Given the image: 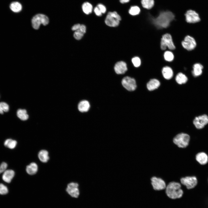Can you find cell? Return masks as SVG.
I'll list each match as a JSON object with an SVG mask.
<instances>
[{
    "label": "cell",
    "instance_id": "obj_27",
    "mask_svg": "<svg viewBox=\"0 0 208 208\" xmlns=\"http://www.w3.org/2000/svg\"><path fill=\"white\" fill-rule=\"evenodd\" d=\"M10 8L12 11L17 13L21 11L22 9V6L19 2H14L10 4Z\"/></svg>",
    "mask_w": 208,
    "mask_h": 208
},
{
    "label": "cell",
    "instance_id": "obj_8",
    "mask_svg": "<svg viewBox=\"0 0 208 208\" xmlns=\"http://www.w3.org/2000/svg\"><path fill=\"white\" fill-rule=\"evenodd\" d=\"M181 183L188 190L194 188L197 185L198 180L194 176H186L180 179Z\"/></svg>",
    "mask_w": 208,
    "mask_h": 208
},
{
    "label": "cell",
    "instance_id": "obj_30",
    "mask_svg": "<svg viewBox=\"0 0 208 208\" xmlns=\"http://www.w3.org/2000/svg\"><path fill=\"white\" fill-rule=\"evenodd\" d=\"M17 144V142L16 140L11 139H8L5 141L4 145L8 148L12 149L16 147Z\"/></svg>",
    "mask_w": 208,
    "mask_h": 208
},
{
    "label": "cell",
    "instance_id": "obj_38",
    "mask_svg": "<svg viewBox=\"0 0 208 208\" xmlns=\"http://www.w3.org/2000/svg\"><path fill=\"white\" fill-rule=\"evenodd\" d=\"M80 25L81 24L79 23L76 24L72 27V29L73 31H76L79 29Z\"/></svg>",
    "mask_w": 208,
    "mask_h": 208
},
{
    "label": "cell",
    "instance_id": "obj_15",
    "mask_svg": "<svg viewBox=\"0 0 208 208\" xmlns=\"http://www.w3.org/2000/svg\"><path fill=\"white\" fill-rule=\"evenodd\" d=\"M161 73L164 78L166 80L171 79L174 75V72L171 67L166 66L162 67Z\"/></svg>",
    "mask_w": 208,
    "mask_h": 208
},
{
    "label": "cell",
    "instance_id": "obj_37",
    "mask_svg": "<svg viewBox=\"0 0 208 208\" xmlns=\"http://www.w3.org/2000/svg\"><path fill=\"white\" fill-rule=\"evenodd\" d=\"M79 29L84 34L86 32V27L85 25H81Z\"/></svg>",
    "mask_w": 208,
    "mask_h": 208
},
{
    "label": "cell",
    "instance_id": "obj_11",
    "mask_svg": "<svg viewBox=\"0 0 208 208\" xmlns=\"http://www.w3.org/2000/svg\"><path fill=\"white\" fill-rule=\"evenodd\" d=\"M184 15L185 20L188 23H195L200 21L198 14L193 10H188L185 12Z\"/></svg>",
    "mask_w": 208,
    "mask_h": 208
},
{
    "label": "cell",
    "instance_id": "obj_2",
    "mask_svg": "<svg viewBox=\"0 0 208 208\" xmlns=\"http://www.w3.org/2000/svg\"><path fill=\"white\" fill-rule=\"evenodd\" d=\"M181 187V185L179 183L170 182L166 186V194L170 199L173 200L179 199L182 197L184 193Z\"/></svg>",
    "mask_w": 208,
    "mask_h": 208
},
{
    "label": "cell",
    "instance_id": "obj_25",
    "mask_svg": "<svg viewBox=\"0 0 208 208\" xmlns=\"http://www.w3.org/2000/svg\"><path fill=\"white\" fill-rule=\"evenodd\" d=\"M82 9L83 12L86 14L91 13L93 10V6L92 4L88 2H84L82 4Z\"/></svg>",
    "mask_w": 208,
    "mask_h": 208
},
{
    "label": "cell",
    "instance_id": "obj_12",
    "mask_svg": "<svg viewBox=\"0 0 208 208\" xmlns=\"http://www.w3.org/2000/svg\"><path fill=\"white\" fill-rule=\"evenodd\" d=\"M193 123L196 129H202L208 123V116L205 114L196 117L194 120Z\"/></svg>",
    "mask_w": 208,
    "mask_h": 208
},
{
    "label": "cell",
    "instance_id": "obj_21",
    "mask_svg": "<svg viewBox=\"0 0 208 208\" xmlns=\"http://www.w3.org/2000/svg\"><path fill=\"white\" fill-rule=\"evenodd\" d=\"M175 79L178 83L182 84L185 83L187 82L188 78L185 74L180 72L176 75Z\"/></svg>",
    "mask_w": 208,
    "mask_h": 208
},
{
    "label": "cell",
    "instance_id": "obj_14",
    "mask_svg": "<svg viewBox=\"0 0 208 208\" xmlns=\"http://www.w3.org/2000/svg\"><path fill=\"white\" fill-rule=\"evenodd\" d=\"M114 69L117 74H124L127 70V64L124 62L122 61L118 62L115 64L114 66Z\"/></svg>",
    "mask_w": 208,
    "mask_h": 208
},
{
    "label": "cell",
    "instance_id": "obj_23",
    "mask_svg": "<svg viewBox=\"0 0 208 208\" xmlns=\"http://www.w3.org/2000/svg\"><path fill=\"white\" fill-rule=\"evenodd\" d=\"M140 3L142 7L147 10L151 9L155 3L154 0H141Z\"/></svg>",
    "mask_w": 208,
    "mask_h": 208
},
{
    "label": "cell",
    "instance_id": "obj_17",
    "mask_svg": "<svg viewBox=\"0 0 208 208\" xmlns=\"http://www.w3.org/2000/svg\"><path fill=\"white\" fill-rule=\"evenodd\" d=\"M14 170L11 169L6 170L3 172L2 179L6 183H10L14 177Z\"/></svg>",
    "mask_w": 208,
    "mask_h": 208
},
{
    "label": "cell",
    "instance_id": "obj_5",
    "mask_svg": "<svg viewBox=\"0 0 208 208\" xmlns=\"http://www.w3.org/2000/svg\"><path fill=\"white\" fill-rule=\"evenodd\" d=\"M49 20L48 17L42 14H38L35 15L31 20L32 26L35 29H38L41 24L46 25L49 23Z\"/></svg>",
    "mask_w": 208,
    "mask_h": 208
},
{
    "label": "cell",
    "instance_id": "obj_29",
    "mask_svg": "<svg viewBox=\"0 0 208 208\" xmlns=\"http://www.w3.org/2000/svg\"><path fill=\"white\" fill-rule=\"evenodd\" d=\"M128 12L129 14L132 16H137L140 13L141 9L138 6L136 5L132 6L129 9Z\"/></svg>",
    "mask_w": 208,
    "mask_h": 208
},
{
    "label": "cell",
    "instance_id": "obj_32",
    "mask_svg": "<svg viewBox=\"0 0 208 208\" xmlns=\"http://www.w3.org/2000/svg\"><path fill=\"white\" fill-rule=\"evenodd\" d=\"M9 110V106L6 103L1 102H0V114H3L4 112H7Z\"/></svg>",
    "mask_w": 208,
    "mask_h": 208
},
{
    "label": "cell",
    "instance_id": "obj_40",
    "mask_svg": "<svg viewBox=\"0 0 208 208\" xmlns=\"http://www.w3.org/2000/svg\"><path fill=\"white\" fill-rule=\"evenodd\" d=\"M3 172V171L1 165H0V174Z\"/></svg>",
    "mask_w": 208,
    "mask_h": 208
},
{
    "label": "cell",
    "instance_id": "obj_24",
    "mask_svg": "<svg viewBox=\"0 0 208 208\" xmlns=\"http://www.w3.org/2000/svg\"><path fill=\"white\" fill-rule=\"evenodd\" d=\"M38 157L42 162H47L49 159L48 152L46 150H42L40 151L38 154Z\"/></svg>",
    "mask_w": 208,
    "mask_h": 208
},
{
    "label": "cell",
    "instance_id": "obj_22",
    "mask_svg": "<svg viewBox=\"0 0 208 208\" xmlns=\"http://www.w3.org/2000/svg\"><path fill=\"white\" fill-rule=\"evenodd\" d=\"M38 166L34 162H32L27 166L26 168V171L27 173L30 175H34L38 171Z\"/></svg>",
    "mask_w": 208,
    "mask_h": 208
},
{
    "label": "cell",
    "instance_id": "obj_18",
    "mask_svg": "<svg viewBox=\"0 0 208 208\" xmlns=\"http://www.w3.org/2000/svg\"><path fill=\"white\" fill-rule=\"evenodd\" d=\"M192 68V73L194 77H197L202 74L203 66L201 64L199 63H195L193 65Z\"/></svg>",
    "mask_w": 208,
    "mask_h": 208
},
{
    "label": "cell",
    "instance_id": "obj_7",
    "mask_svg": "<svg viewBox=\"0 0 208 208\" xmlns=\"http://www.w3.org/2000/svg\"><path fill=\"white\" fill-rule=\"evenodd\" d=\"M181 44L184 49L189 51L193 50L196 46L195 39L189 35H187L184 37L181 41Z\"/></svg>",
    "mask_w": 208,
    "mask_h": 208
},
{
    "label": "cell",
    "instance_id": "obj_39",
    "mask_svg": "<svg viewBox=\"0 0 208 208\" xmlns=\"http://www.w3.org/2000/svg\"><path fill=\"white\" fill-rule=\"evenodd\" d=\"M120 3L123 4L129 2L130 0H119Z\"/></svg>",
    "mask_w": 208,
    "mask_h": 208
},
{
    "label": "cell",
    "instance_id": "obj_26",
    "mask_svg": "<svg viewBox=\"0 0 208 208\" xmlns=\"http://www.w3.org/2000/svg\"><path fill=\"white\" fill-rule=\"evenodd\" d=\"M163 57L164 60L167 62H172L174 59V55L173 52L169 50H166L163 53Z\"/></svg>",
    "mask_w": 208,
    "mask_h": 208
},
{
    "label": "cell",
    "instance_id": "obj_35",
    "mask_svg": "<svg viewBox=\"0 0 208 208\" xmlns=\"http://www.w3.org/2000/svg\"><path fill=\"white\" fill-rule=\"evenodd\" d=\"M97 6L102 14H104L106 11V8L105 6L101 3H99L97 4Z\"/></svg>",
    "mask_w": 208,
    "mask_h": 208
},
{
    "label": "cell",
    "instance_id": "obj_31",
    "mask_svg": "<svg viewBox=\"0 0 208 208\" xmlns=\"http://www.w3.org/2000/svg\"><path fill=\"white\" fill-rule=\"evenodd\" d=\"M131 61L133 66L135 68L139 67L141 64V59L138 56L134 57L131 59Z\"/></svg>",
    "mask_w": 208,
    "mask_h": 208
},
{
    "label": "cell",
    "instance_id": "obj_9",
    "mask_svg": "<svg viewBox=\"0 0 208 208\" xmlns=\"http://www.w3.org/2000/svg\"><path fill=\"white\" fill-rule=\"evenodd\" d=\"M79 186V185L77 183L70 182L67 185L66 189V191L72 197L77 198L80 194Z\"/></svg>",
    "mask_w": 208,
    "mask_h": 208
},
{
    "label": "cell",
    "instance_id": "obj_16",
    "mask_svg": "<svg viewBox=\"0 0 208 208\" xmlns=\"http://www.w3.org/2000/svg\"><path fill=\"white\" fill-rule=\"evenodd\" d=\"M196 161L201 165H205L208 162V156L204 152H200L196 154L195 157Z\"/></svg>",
    "mask_w": 208,
    "mask_h": 208
},
{
    "label": "cell",
    "instance_id": "obj_6",
    "mask_svg": "<svg viewBox=\"0 0 208 208\" xmlns=\"http://www.w3.org/2000/svg\"><path fill=\"white\" fill-rule=\"evenodd\" d=\"M190 140V135L185 133H181L177 135L174 138V143L179 147L185 148L189 145Z\"/></svg>",
    "mask_w": 208,
    "mask_h": 208
},
{
    "label": "cell",
    "instance_id": "obj_10",
    "mask_svg": "<svg viewBox=\"0 0 208 208\" xmlns=\"http://www.w3.org/2000/svg\"><path fill=\"white\" fill-rule=\"evenodd\" d=\"M121 83L123 87L129 91H134L136 88L135 79L128 76L125 77L122 79Z\"/></svg>",
    "mask_w": 208,
    "mask_h": 208
},
{
    "label": "cell",
    "instance_id": "obj_3",
    "mask_svg": "<svg viewBox=\"0 0 208 208\" xmlns=\"http://www.w3.org/2000/svg\"><path fill=\"white\" fill-rule=\"evenodd\" d=\"M160 48L161 50H166L172 51L176 49L171 35L169 33L163 34L160 39Z\"/></svg>",
    "mask_w": 208,
    "mask_h": 208
},
{
    "label": "cell",
    "instance_id": "obj_42",
    "mask_svg": "<svg viewBox=\"0 0 208 208\" xmlns=\"http://www.w3.org/2000/svg\"></svg>",
    "mask_w": 208,
    "mask_h": 208
},
{
    "label": "cell",
    "instance_id": "obj_34",
    "mask_svg": "<svg viewBox=\"0 0 208 208\" xmlns=\"http://www.w3.org/2000/svg\"><path fill=\"white\" fill-rule=\"evenodd\" d=\"M8 192L7 187L2 183H0V194L5 195Z\"/></svg>",
    "mask_w": 208,
    "mask_h": 208
},
{
    "label": "cell",
    "instance_id": "obj_41",
    "mask_svg": "<svg viewBox=\"0 0 208 208\" xmlns=\"http://www.w3.org/2000/svg\"><path fill=\"white\" fill-rule=\"evenodd\" d=\"M159 10V9H158V10ZM156 16H157V15H156Z\"/></svg>",
    "mask_w": 208,
    "mask_h": 208
},
{
    "label": "cell",
    "instance_id": "obj_33",
    "mask_svg": "<svg viewBox=\"0 0 208 208\" xmlns=\"http://www.w3.org/2000/svg\"><path fill=\"white\" fill-rule=\"evenodd\" d=\"M84 34V33L78 29L75 31L74 34V37L75 39L79 40L81 39Z\"/></svg>",
    "mask_w": 208,
    "mask_h": 208
},
{
    "label": "cell",
    "instance_id": "obj_4",
    "mask_svg": "<svg viewBox=\"0 0 208 208\" xmlns=\"http://www.w3.org/2000/svg\"><path fill=\"white\" fill-rule=\"evenodd\" d=\"M121 18L116 11L108 12L105 19L106 24L110 27H116L118 25Z\"/></svg>",
    "mask_w": 208,
    "mask_h": 208
},
{
    "label": "cell",
    "instance_id": "obj_1",
    "mask_svg": "<svg viewBox=\"0 0 208 208\" xmlns=\"http://www.w3.org/2000/svg\"><path fill=\"white\" fill-rule=\"evenodd\" d=\"M148 19L149 22L158 29H166L175 19V15L172 11L165 10L160 11L155 16L149 14Z\"/></svg>",
    "mask_w": 208,
    "mask_h": 208
},
{
    "label": "cell",
    "instance_id": "obj_28",
    "mask_svg": "<svg viewBox=\"0 0 208 208\" xmlns=\"http://www.w3.org/2000/svg\"><path fill=\"white\" fill-rule=\"evenodd\" d=\"M16 114L18 117L21 120H25L28 118V115L25 109H19L17 111Z\"/></svg>",
    "mask_w": 208,
    "mask_h": 208
},
{
    "label": "cell",
    "instance_id": "obj_20",
    "mask_svg": "<svg viewBox=\"0 0 208 208\" xmlns=\"http://www.w3.org/2000/svg\"><path fill=\"white\" fill-rule=\"evenodd\" d=\"M90 107L89 102L87 100H83L81 101L78 105V109L79 111L82 112H88Z\"/></svg>",
    "mask_w": 208,
    "mask_h": 208
},
{
    "label": "cell",
    "instance_id": "obj_13",
    "mask_svg": "<svg viewBox=\"0 0 208 208\" xmlns=\"http://www.w3.org/2000/svg\"><path fill=\"white\" fill-rule=\"evenodd\" d=\"M151 185L155 190L160 191L166 189V183L162 179L154 177L151 179Z\"/></svg>",
    "mask_w": 208,
    "mask_h": 208
},
{
    "label": "cell",
    "instance_id": "obj_36",
    "mask_svg": "<svg viewBox=\"0 0 208 208\" xmlns=\"http://www.w3.org/2000/svg\"><path fill=\"white\" fill-rule=\"evenodd\" d=\"M94 12L95 14L98 16H100L102 15V13L97 6L94 8Z\"/></svg>",
    "mask_w": 208,
    "mask_h": 208
},
{
    "label": "cell",
    "instance_id": "obj_19",
    "mask_svg": "<svg viewBox=\"0 0 208 208\" xmlns=\"http://www.w3.org/2000/svg\"><path fill=\"white\" fill-rule=\"evenodd\" d=\"M159 80L153 78L150 79L147 84V88L149 91H153L157 88L160 85Z\"/></svg>",
    "mask_w": 208,
    "mask_h": 208
}]
</instances>
